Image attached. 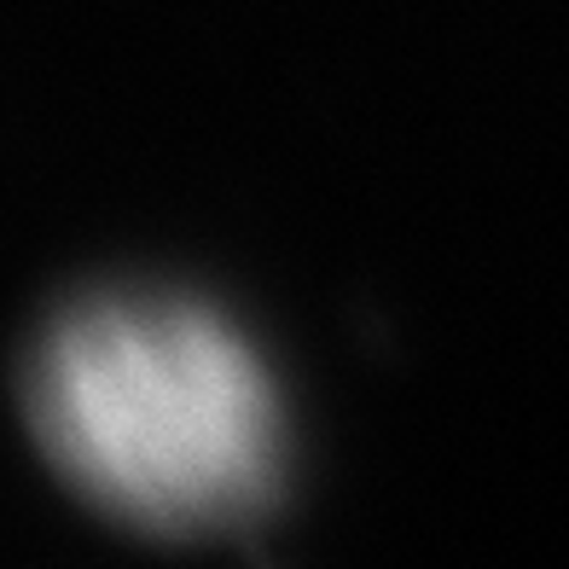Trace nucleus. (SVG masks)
Instances as JSON below:
<instances>
[{
	"label": "nucleus",
	"mask_w": 569,
	"mask_h": 569,
	"mask_svg": "<svg viewBox=\"0 0 569 569\" xmlns=\"http://www.w3.org/2000/svg\"><path fill=\"white\" fill-rule=\"evenodd\" d=\"M23 407L41 453L122 523L210 535L273 500V383L203 308L128 297L70 308L36 343Z\"/></svg>",
	"instance_id": "nucleus-1"
}]
</instances>
